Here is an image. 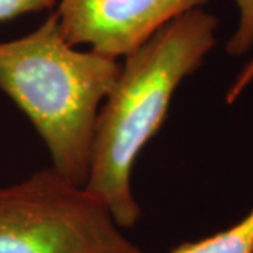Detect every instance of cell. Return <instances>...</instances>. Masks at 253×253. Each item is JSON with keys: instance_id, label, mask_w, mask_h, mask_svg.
I'll list each match as a JSON object with an SVG mask.
<instances>
[{"instance_id": "cell-7", "label": "cell", "mask_w": 253, "mask_h": 253, "mask_svg": "<svg viewBox=\"0 0 253 253\" xmlns=\"http://www.w3.org/2000/svg\"><path fill=\"white\" fill-rule=\"evenodd\" d=\"M56 0H0V21H7L31 11L51 9Z\"/></svg>"}, {"instance_id": "cell-1", "label": "cell", "mask_w": 253, "mask_h": 253, "mask_svg": "<svg viewBox=\"0 0 253 253\" xmlns=\"http://www.w3.org/2000/svg\"><path fill=\"white\" fill-rule=\"evenodd\" d=\"M218 18L203 9L173 18L126 55L100 107L84 187L106 203L120 228H132L141 208L131 174L142 148L162 126L173 94L215 45Z\"/></svg>"}, {"instance_id": "cell-3", "label": "cell", "mask_w": 253, "mask_h": 253, "mask_svg": "<svg viewBox=\"0 0 253 253\" xmlns=\"http://www.w3.org/2000/svg\"><path fill=\"white\" fill-rule=\"evenodd\" d=\"M0 253H145L103 200L42 169L0 189Z\"/></svg>"}, {"instance_id": "cell-6", "label": "cell", "mask_w": 253, "mask_h": 253, "mask_svg": "<svg viewBox=\"0 0 253 253\" xmlns=\"http://www.w3.org/2000/svg\"><path fill=\"white\" fill-rule=\"evenodd\" d=\"M239 21L234 36L228 41L226 52L234 56L246 54L253 46V0H235Z\"/></svg>"}, {"instance_id": "cell-2", "label": "cell", "mask_w": 253, "mask_h": 253, "mask_svg": "<svg viewBox=\"0 0 253 253\" xmlns=\"http://www.w3.org/2000/svg\"><path fill=\"white\" fill-rule=\"evenodd\" d=\"M121 69L117 59L78 51L56 13L27 36L0 42V90L44 141L55 170L84 186L100 107Z\"/></svg>"}, {"instance_id": "cell-5", "label": "cell", "mask_w": 253, "mask_h": 253, "mask_svg": "<svg viewBox=\"0 0 253 253\" xmlns=\"http://www.w3.org/2000/svg\"><path fill=\"white\" fill-rule=\"evenodd\" d=\"M170 253H253V208L225 231L180 244Z\"/></svg>"}, {"instance_id": "cell-4", "label": "cell", "mask_w": 253, "mask_h": 253, "mask_svg": "<svg viewBox=\"0 0 253 253\" xmlns=\"http://www.w3.org/2000/svg\"><path fill=\"white\" fill-rule=\"evenodd\" d=\"M210 0H59L56 16L73 46L117 59L142 45L158 30Z\"/></svg>"}]
</instances>
